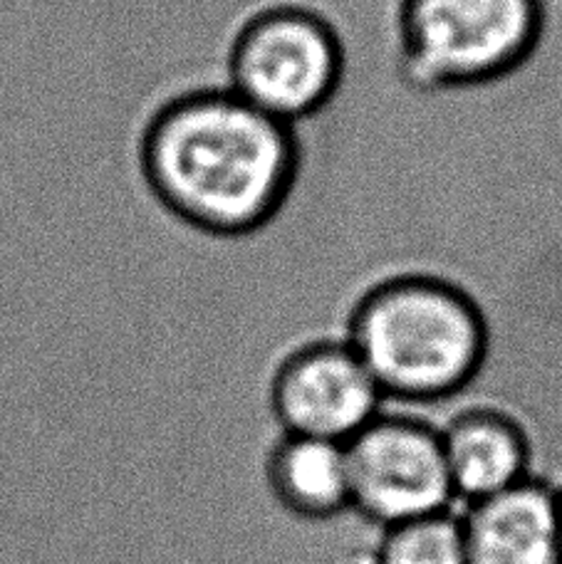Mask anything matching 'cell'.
<instances>
[{
  "instance_id": "1",
  "label": "cell",
  "mask_w": 562,
  "mask_h": 564,
  "mask_svg": "<svg viewBox=\"0 0 562 564\" xmlns=\"http://www.w3.org/2000/svg\"><path fill=\"white\" fill-rule=\"evenodd\" d=\"M300 166L295 127L226 85L166 99L139 137V169L152 196L214 238L253 236L273 224L293 196Z\"/></svg>"
},
{
  "instance_id": "2",
  "label": "cell",
  "mask_w": 562,
  "mask_h": 564,
  "mask_svg": "<svg viewBox=\"0 0 562 564\" xmlns=\"http://www.w3.org/2000/svg\"><path fill=\"white\" fill-rule=\"evenodd\" d=\"M387 401L439 404L480 377L490 325L480 302L446 278L401 273L367 288L343 335Z\"/></svg>"
},
{
  "instance_id": "3",
  "label": "cell",
  "mask_w": 562,
  "mask_h": 564,
  "mask_svg": "<svg viewBox=\"0 0 562 564\" xmlns=\"http://www.w3.org/2000/svg\"><path fill=\"white\" fill-rule=\"evenodd\" d=\"M397 73L419 95L464 93L516 75L538 53L545 0H399Z\"/></svg>"
},
{
  "instance_id": "4",
  "label": "cell",
  "mask_w": 562,
  "mask_h": 564,
  "mask_svg": "<svg viewBox=\"0 0 562 564\" xmlns=\"http://www.w3.org/2000/svg\"><path fill=\"white\" fill-rule=\"evenodd\" d=\"M345 43L320 10L260 8L230 40L226 73L238 97L278 122L298 127L333 105L345 83Z\"/></svg>"
},
{
  "instance_id": "5",
  "label": "cell",
  "mask_w": 562,
  "mask_h": 564,
  "mask_svg": "<svg viewBox=\"0 0 562 564\" xmlns=\"http://www.w3.org/2000/svg\"><path fill=\"white\" fill-rule=\"evenodd\" d=\"M349 510L377 530L454 508L436 423L404 411H381L345 443Z\"/></svg>"
},
{
  "instance_id": "6",
  "label": "cell",
  "mask_w": 562,
  "mask_h": 564,
  "mask_svg": "<svg viewBox=\"0 0 562 564\" xmlns=\"http://www.w3.org/2000/svg\"><path fill=\"white\" fill-rule=\"evenodd\" d=\"M268 399L280 433L335 443L353 441L387 401L345 337L290 349L270 377Z\"/></svg>"
},
{
  "instance_id": "7",
  "label": "cell",
  "mask_w": 562,
  "mask_h": 564,
  "mask_svg": "<svg viewBox=\"0 0 562 564\" xmlns=\"http://www.w3.org/2000/svg\"><path fill=\"white\" fill-rule=\"evenodd\" d=\"M466 564H562L558 488L530 476L461 510Z\"/></svg>"
},
{
  "instance_id": "8",
  "label": "cell",
  "mask_w": 562,
  "mask_h": 564,
  "mask_svg": "<svg viewBox=\"0 0 562 564\" xmlns=\"http://www.w3.org/2000/svg\"><path fill=\"white\" fill-rule=\"evenodd\" d=\"M439 431L456 502L468 506L533 476V436L504 406H466Z\"/></svg>"
},
{
  "instance_id": "9",
  "label": "cell",
  "mask_w": 562,
  "mask_h": 564,
  "mask_svg": "<svg viewBox=\"0 0 562 564\" xmlns=\"http://www.w3.org/2000/svg\"><path fill=\"white\" fill-rule=\"evenodd\" d=\"M268 492L288 516L325 522L349 510V466L345 443L280 433L266 453Z\"/></svg>"
},
{
  "instance_id": "10",
  "label": "cell",
  "mask_w": 562,
  "mask_h": 564,
  "mask_svg": "<svg viewBox=\"0 0 562 564\" xmlns=\"http://www.w3.org/2000/svg\"><path fill=\"white\" fill-rule=\"evenodd\" d=\"M367 564H466L461 512L451 508L381 528Z\"/></svg>"
},
{
  "instance_id": "11",
  "label": "cell",
  "mask_w": 562,
  "mask_h": 564,
  "mask_svg": "<svg viewBox=\"0 0 562 564\" xmlns=\"http://www.w3.org/2000/svg\"><path fill=\"white\" fill-rule=\"evenodd\" d=\"M555 488H558V510H560V532H562V482Z\"/></svg>"
}]
</instances>
